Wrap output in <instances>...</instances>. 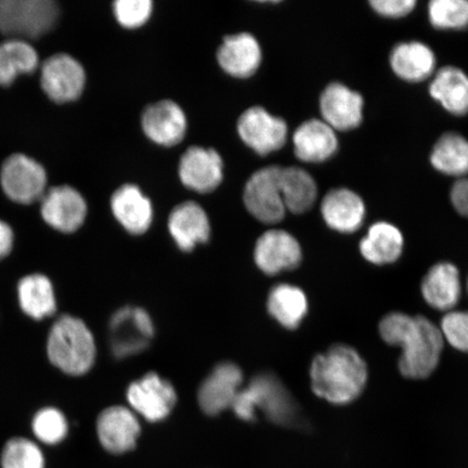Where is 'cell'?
Segmentation results:
<instances>
[{
  "mask_svg": "<svg viewBox=\"0 0 468 468\" xmlns=\"http://www.w3.org/2000/svg\"><path fill=\"white\" fill-rule=\"evenodd\" d=\"M292 144L298 160L305 163H322L330 160L338 150L336 132L322 120L303 122L292 136Z\"/></svg>",
  "mask_w": 468,
  "mask_h": 468,
  "instance_id": "21",
  "label": "cell"
},
{
  "mask_svg": "<svg viewBox=\"0 0 468 468\" xmlns=\"http://www.w3.org/2000/svg\"><path fill=\"white\" fill-rule=\"evenodd\" d=\"M218 58L226 73L237 79H249L261 67V45L250 33L230 35L220 45Z\"/></svg>",
  "mask_w": 468,
  "mask_h": 468,
  "instance_id": "20",
  "label": "cell"
},
{
  "mask_svg": "<svg viewBox=\"0 0 468 468\" xmlns=\"http://www.w3.org/2000/svg\"><path fill=\"white\" fill-rule=\"evenodd\" d=\"M327 227L341 233L359 230L366 218V204L353 190L339 188L326 193L321 204Z\"/></svg>",
  "mask_w": 468,
  "mask_h": 468,
  "instance_id": "19",
  "label": "cell"
},
{
  "mask_svg": "<svg viewBox=\"0 0 468 468\" xmlns=\"http://www.w3.org/2000/svg\"><path fill=\"white\" fill-rule=\"evenodd\" d=\"M432 99L453 115L468 113V76L461 69L444 67L430 85Z\"/></svg>",
  "mask_w": 468,
  "mask_h": 468,
  "instance_id": "27",
  "label": "cell"
},
{
  "mask_svg": "<svg viewBox=\"0 0 468 468\" xmlns=\"http://www.w3.org/2000/svg\"><path fill=\"white\" fill-rule=\"evenodd\" d=\"M114 218L133 234L148 231L154 219V207L148 197L134 185H124L111 198Z\"/></svg>",
  "mask_w": 468,
  "mask_h": 468,
  "instance_id": "24",
  "label": "cell"
},
{
  "mask_svg": "<svg viewBox=\"0 0 468 468\" xmlns=\"http://www.w3.org/2000/svg\"><path fill=\"white\" fill-rule=\"evenodd\" d=\"M427 303L441 312H452L462 295L459 269L452 262H438L432 266L420 284Z\"/></svg>",
  "mask_w": 468,
  "mask_h": 468,
  "instance_id": "22",
  "label": "cell"
},
{
  "mask_svg": "<svg viewBox=\"0 0 468 468\" xmlns=\"http://www.w3.org/2000/svg\"><path fill=\"white\" fill-rule=\"evenodd\" d=\"M140 431L136 414L125 407L105 409L97 420L99 441L112 454L132 452L136 447Z\"/></svg>",
  "mask_w": 468,
  "mask_h": 468,
  "instance_id": "16",
  "label": "cell"
},
{
  "mask_svg": "<svg viewBox=\"0 0 468 468\" xmlns=\"http://www.w3.org/2000/svg\"><path fill=\"white\" fill-rule=\"evenodd\" d=\"M237 417L253 420L260 409L272 423L294 426L300 422V407L281 380L271 373H262L239 389L231 407Z\"/></svg>",
  "mask_w": 468,
  "mask_h": 468,
  "instance_id": "3",
  "label": "cell"
},
{
  "mask_svg": "<svg viewBox=\"0 0 468 468\" xmlns=\"http://www.w3.org/2000/svg\"><path fill=\"white\" fill-rule=\"evenodd\" d=\"M0 463L3 468H45V456L37 442L16 437L5 442Z\"/></svg>",
  "mask_w": 468,
  "mask_h": 468,
  "instance_id": "33",
  "label": "cell"
},
{
  "mask_svg": "<svg viewBox=\"0 0 468 468\" xmlns=\"http://www.w3.org/2000/svg\"><path fill=\"white\" fill-rule=\"evenodd\" d=\"M154 335V324L142 308H122L111 319L110 345L117 359L142 353L148 348Z\"/></svg>",
  "mask_w": 468,
  "mask_h": 468,
  "instance_id": "7",
  "label": "cell"
},
{
  "mask_svg": "<svg viewBox=\"0 0 468 468\" xmlns=\"http://www.w3.org/2000/svg\"><path fill=\"white\" fill-rule=\"evenodd\" d=\"M43 219L54 229L72 233L83 226L87 204L83 196L69 186H58L45 192L40 205Z\"/></svg>",
  "mask_w": 468,
  "mask_h": 468,
  "instance_id": "12",
  "label": "cell"
},
{
  "mask_svg": "<svg viewBox=\"0 0 468 468\" xmlns=\"http://www.w3.org/2000/svg\"><path fill=\"white\" fill-rule=\"evenodd\" d=\"M0 181L10 200L31 204L44 197L47 175L44 167L31 157L14 154L3 164Z\"/></svg>",
  "mask_w": 468,
  "mask_h": 468,
  "instance_id": "9",
  "label": "cell"
},
{
  "mask_svg": "<svg viewBox=\"0 0 468 468\" xmlns=\"http://www.w3.org/2000/svg\"><path fill=\"white\" fill-rule=\"evenodd\" d=\"M280 186L285 208L292 214L308 212L317 200V184L312 175L301 167L281 168Z\"/></svg>",
  "mask_w": 468,
  "mask_h": 468,
  "instance_id": "28",
  "label": "cell"
},
{
  "mask_svg": "<svg viewBox=\"0 0 468 468\" xmlns=\"http://www.w3.org/2000/svg\"><path fill=\"white\" fill-rule=\"evenodd\" d=\"M431 163L438 172L465 178L468 175V140L456 133L442 134L432 148Z\"/></svg>",
  "mask_w": 468,
  "mask_h": 468,
  "instance_id": "31",
  "label": "cell"
},
{
  "mask_svg": "<svg viewBox=\"0 0 468 468\" xmlns=\"http://www.w3.org/2000/svg\"><path fill=\"white\" fill-rule=\"evenodd\" d=\"M37 51L27 40L11 38L0 44V85L10 86L17 76L37 69Z\"/></svg>",
  "mask_w": 468,
  "mask_h": 468,
  "instance_id": "32",
  "label": "cell"
},
{
  "mask_svg": "<svg viewBox=\"0 0 468 468\" xmlns=\"http://www.w3.org/2000/svg\"><path fill=\"white\" fill-rule=\"evenodd\" d=\"M254 259L262 272L273 276L300 266L303 261L302 248L291 233L272 229L257 239Z\"/></svg>",
  "mask_w": 468,
  "mask_h": 468,
  "instance_id": "15",
  "label": "cell"
},
{
  "mask_svg": "<svg viewBox=\"0 0 468 468\" xmlns=\"http://www.w3.org/2000/svg\"><path fill=\"white\" fill-rule=\"evenodd\" d=\"M367 376L365 359L345 344L333 345L325 353L315 356L310 367L314 395L336 406L358 399L366 388Z\"/></svg>",
  "mask_w": 468,
  "mask_h": 468,
  "instance_id": "2",
  "label": "cell"
},
{
  "mask_svg": "<svg viewBox=\"0 0 468 468\" xmlns=\"http://www.w3.org/2000/svg\"><path fill=\"white\" fill-rule=\"evenodd\" d=\"M17 295L23 313L32 319L42 320L56 313L54 286L44 274L34 273L21 279Z\"/></svg>",
  "mask_w": 468,
  "mask_h": 468,
  "instance_id": "29",
  "label": "cell"
},
{
  "mask_svg": "<svg viewBox=\"0 0 468 468\" xmlns=\"http://www.w3.org/2000/svg\"><path fill=\"white\" fill-rule=\"evenodd\" d=\"M127 400L134 411L154 423L168 417L177 400V395L168 380L163 379L156 373H149L130 386Z\"/></svg>",
  "mask_w": 468,
  "mask_h": 468,
  "instance_id": "11",
  "label": "cell"
},
{
  "mask_svg": "<svg viewBox=\"0 0 468 468\" xmlns=\"http://www.w3.org/2000/svg\"><path fill=\"white\" fill-rule=\"evenodd\" d=\"M431 26L439 29H463L468 27L467 0H432L429 5Z\"/></svg>",
  "mask_w": 468,
  "mask_h": 468,
  "instance_id": "34",
  "label": "cell"
},
{
  "mask_svg": "<svg viewBox=\"0 0 468 468\" xmlns=\"http://www.w3.org/2000/svg\"><path fill=\"white\" fill-rule=\"evenodd\" d=\"M40 84L52 101L72 102L78 101L84 91L85 69L73 57L58 54L44 62Z\"/></svg>",
  "mask_w": 468,
  "mask_h": 468,
  "instance_id": "10",
  "label": "cell"
},
{
  "mask_svg": "<svg viewBox=\"0 0 468 468\" xmlns=\"http://www.w3.org/2000/svg\"><path fill=\"white\" fill-rule=\"evenodd\" d=\"M452 202L456 212L468 218V179L456 181L452 189Z\"/></svg>",
  "mask_w": 468,
  "mask_h": 468,
  "instance_id": "39",
  "label": "cell"
},
{
  "mask_svg": "<svg viewBox=\"0 0 468 468\" xmlns=\"http://www.w3.org/2000/svg\"><path fill=\"white\" fill-rule=\"evenodd\" d=\"M117 22L126 28H138L150 19L154 3L151 0H117L113 4Z\"/></svg>",
  "mask_w": 468,
  "mask_h": 468,
  "instance_id": "36",
  "label": "cell"
},
{
  "mask_svg": "<svg viewBox=\"0 0 468 468\" xmlns=\"http://www.w3.org/2000/svg\"><path fill=\"white\" fill-rule=\"evenodd\" d=\"M58 16L54 0H0V32L16 39L43 37L55 27Z\"/></svg>",
  "mask_w": 468,
  "mask_h": 468,
  "instance_id": "5",
  "label": "cell"
},
{
  "mask_svg": "<svg viewBox=\"0 0 468 468\" xmlns=\"http://www.w3.org/2000/svg\"><path fill=\"white\" fill-rule=\"evenodd\" d=\"M238 133L242 142L257 154L268 155L283 148L288 124L261 107L250 108L239 116Z\"/></svg>",
  "mask_w": 468,
  "mask_h": 468,
  "instance_id": "8",
  "label": "cell"
},
{
  "mask_svg": "<svg viewBox=\"0 0 468 468\" xmlns=\"http://www.w3.org/2000/svg\"><path fill=\"white\" fill-rule=\"evenodd\" d=\"M466 289H467V292H468V277H467V284H466Z\"/></svg>",
  "mask_w": 468,
  "mask_h": 468,
  "instance_id": "41",
  "label": "cell"
},
{
  "mask_svg": "<svg viewBox=\"0 0 468 468\" xmlns=\"http://www.w3.org/2000/svg\"><path fill=\"white\" fill-rule=\"evenodd\" d=\"M281 168L277 165L260 169L245 185L243 200L250 215L263 224H278L286 208L280 186Z\"/></svg>",
  "mask_w": 468,
  "mask_h": 468,
  "instance_id": "6",
  "label": "cell"
},
{
  "mask_svg": "<svg viewBox=\"0 0 468 468\" xmlns=\"http://www.w3.org/2000/svg\"><path fill=\"white\" fill-rule=\"evenodd\" d=\"M268 312L285 329L296 330L308 313L306 294L295 285L278 284L268 296Z\"/></svg>",
  "mask_w": 468,
  "mask_h": 468,
  "instance_id": "30",
  "label": "cell"
},
{
  "mask_svg": "<svg viewBox=\"0 0 468 468\" xmlns=\"http://www.w3.org/2000/svg\"><path fill=\"white\" fill-rule=\"evenodd\" d=\"M390 66L398 78L409 83H420L434 74L436 56L423 43H401L391 51Z\"/></svg>",
  "mask_w": 468,
  "mask_h": 468,
  "instance_id": "25",
  "label": "cell"
},
{
  "mask_svg": "<svg viewBox=\"0 0 468 468\" xmlns=\"http://www.w3.org/2000/svg\"><path fill=\"white\" fill-rule=\"evenodd\" d=\"M14 231L5 222L0 220V261L10 254L14 247Z\"/></svg>",
  "mask_w": 468,
  "mask_h": 468,
  "instance_id": "40",
  "label": "cell"
},
{
  "mask_svg": "<svg viewBox=\"0 0 468 468\" xmlns=\"http://www.w3.org/2000/svg\"><path fill=\"white\" fill-rule=\"evenodd\" d=\"M168 229L178 248L191 251L197 244L207 243L210 225L205 210L195 202H185L176 207L168 219Z\"/></svg>",
  "mask_w": 468,
  "mask_h": 468,
  "instance_id": "23",
  "label": "cell"
},
{
  "mask_svg": "<svg viewBox=\"0 0 468 468\" xmlns=\"http://www.w3.org/2000/svg\"><path fill=\"white\" fill-rule=\"evenodd\" d=\"M370 5L379 16L398 19L412 13L417 2L414 0H371Z\"/></svg>",
  "mask_w": 468,
  "mask_h": 468,
  "instance_id": "38",
  "label": "cell"
},
{
  "mask_svg": "<svg viewBox=\"0 0 468 468\" xmlns=\"http://www.w3.org/2000/svg\"><path fill=\"white\" fill-rule=\"evenodd\" d=\"M405 239L398 228L390 222L378 221L368 228L361 239L359 249L364 259L373 265L384 266L400 259Z\"/></svg>",
  "mask_w": 468,
  "mask_h": 468,
  "instance_id": "26",
  "label": "cell"
},
{
  "mask_svg": "<svg viewBox=\"0 0 468 468\" xmlns=\"http://www.w3.org/2000/svg\"><path fill=\"white\" fill-rule=\"evenodd\" d=\"M380 337L390 346L400 347L399 370L410 379H424L441 362L444 338L441 327L423 315L390 313L380 320Z\"/></svg>",
  "mask_w": 468,
  "mask_h": 468,
  "instance_id": "1",
  "label": "cell"
},
{
  "mask_svg": "<svg viewBox=\"0 0 468 468\" xmlns=\"http://www.w3.org/2000/svg\"><path fill=\"white\" fill-rule=\"evenodd\" d=\"M442 336L452 346L468 353V312H450L441 320Z\"/></svg>",
  "mask_w": 468,
  "mask_h": 468,
  "instance_id": "37",
  "label": "cell"
},
{
  "mask_svg": "<svg viewBox=\"0 0 468 468\" xmlns=\"http://www.w3.org/2000/svg\"><path fill=\"white\" fill-rule=\"evenodd\" d=\"M96 351L95 338L80 319L66 314L52 325L47 355L58 370L69 376H83L95 364Z\"/></svg>",
  "mask_w": 468,
  "mask_h": 468,
  "instance_id": "4",
  "label": "cell"
},
{
  "mask_svg": "<svg viewBox=\"0 0 468 468\" xmlns=\"http://www.w3.org/2000/svg\"><path fill=\"white\" fill-rule=\"evenodd\" d=\"M32 431L40 442L54 446L68 436L69 424L60 410L45 408L35 414Z\"/></svg>",
  "mask_w": 468,
  "mask_h": 468,
  "instance_id": "35",
  "label": "cell"
},
{
  "mask_svg": "<svg viewBox=\"0 0 468 468\" xmlns=\"http://www.w3.org/2000/svg\"><path fill=\"white\" fill-rule=\"evenodd\" d=\"M142 124L146 137L163 146L180 144L186 133L184 110L172 101L149 105L143 114Z\"/></svg>",
  "mask_w": 468,
  "mask_h": 468,
  "instance_id": "18",
  "label": "cell"
},
{
  "mask_svg": "<svg viewBox=\"0 0 468 468\" xmlns=\"http://www.w3.org/2000/svg\"><path fill=\"white\" fill-rule=\"evenodd\" d=\"M364 98L346 85L332 83L320 97L322 121L335 132H348L364 120Z\"/></svg>",
  "mask_w": 468,
  "mask_h": 468,
  "instance_id": "14",
  "label": "cell"
},
{
  "mask_svg": "<svg viewBox=\"0 0 468 468\" xmlns=\"http://www.w3.org/2000/svg\"><path fill=\"white\" fill-rule=\"evenodd\" d=\"M243 380L241 368L230 362L216 367L198 390V403L207 415L231 408Z\"/></svg>",
  "mask_w": 468,
  "mask_h": 468,
  "instance_id": "17",
  "label": "cell"
},
{
  "mask_svg": "<svg viewBox=\"0 0 468 468\" xmlns=\"http://www.w3.org/2000/svg\"><path fill=\"white\" fill-rule=\"evenodd\" d=\"M179 177L181 183L192 191L213 192L224 179V162L214 149L190 146L181 156Z\"/></svg>",
  "mask_w": 468,
  "mask_h": 468,
  "instance_id": "13",
  "label": "cell"
}]
</instances>
